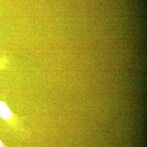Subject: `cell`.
Segmentation results:
<instances>
[{
	"label": "cell",
	"mask_w": 147,
	"mask_h": 147,
	"mask_svg": "<svg viewBox=\"0 0 147 147\" xmlns=\"http://www.w3.org/2000/svg\"><path fill=\"white\" fill-rule=\"evenodd\" d=\"M12 116L11 111L5 102L0 101V117L4 119H9Z\"/></svg>",
	"instance_id": "obj_1"
},
{
	"label": "cell",
	"mask_w": 147,
	"mask_h": 147,
	"mask_svg": "<svg viewBox=\"0 0 147 147\" xmlns=\"http://www.w3.org/2000/svg\"><path fill=\"white\" fill-rule=\"evenodd\" d=\"M3 146V145L2 142H1V140H0V147H2Z\"/></svg>",
	"instance_id": "obj_2"
}]
</instances>
